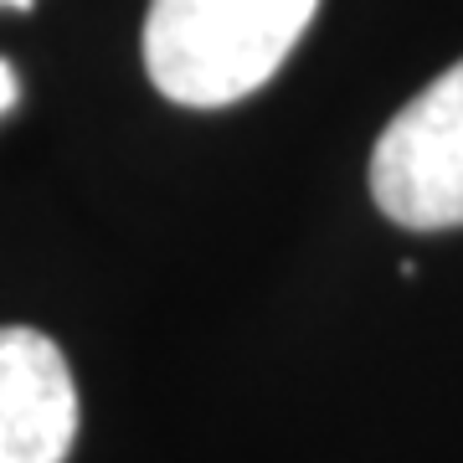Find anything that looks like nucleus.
Here are the masks:
<instances>
[{
  "mask_svg": "<svg viewBox=\"0 0 463 463\" xmlns=\"http://www.w3.org/2000/svg\"><path fill=\"white\" fill-rule=\"evenodd\" d=\"M319 0H149L145 72L170 103L227 109L283 67Z\"/></svg>",
  "mask_w": 463,
  "mask_h": 463,
  "instance_id": "obj_1",
  "label": "nucleus"
},
{
  "mask_svg": "<svg viewBox=\"0 0 463 463\" xmlns=\"http://www.w3.org/2000/svg\"><path fill=\"white\" fill-rule=\"evenodd\" d=\"M371 196L402 227H463V57L381 129Z\"/></svg>",
  "mask_w": 463,
  "mask_h": 463,
  "instance_id": "obj_2",
  "label": "nucleus"
},
{
  "mask_svg": "<svg viewBox=\"0 0 463 463\" xmlns=\"http://www.w3.org/2000/svg\"><path fill=\"white\" fill-rule=\"evenodd\" d=\"M78 443V386L57 340L0 325V463H62Z\"/></svg>",
  "mask_w": 463,
  "mask_h": 463,
  "instance_id": "obj_3",
  "label": "nucleus"
},
{
  "mask_svg": "<svg viewBox=\"0 0 463 463\" xmlns=\"http://www.w3.org/2000/svg\"><path fill=\"white\" fill-rule=\"evenodd\" d=\"M16 109V72L11 62H0V114H11Z\"/></svg>",
  "mask_w": 463,
  "mask_h": 463,
  "instance_id": "obj_4",
  "label": "nucleus"
},
{
  "mask_svg": "<svg viewBox=\"0 0 463 463\" xmlns=\"http://www.w3.org/2000/svg\"><path fill=\"white\" fill-rule=\"evenodd\" d=\"M0 5H11V11H26V5H32V0H0Z\"/></svg>",
  "mask_w": 463,
  "mask_h": 463,
  "instance_id": "obj_5",
  "label": "nucleus"
}]
</instances>
